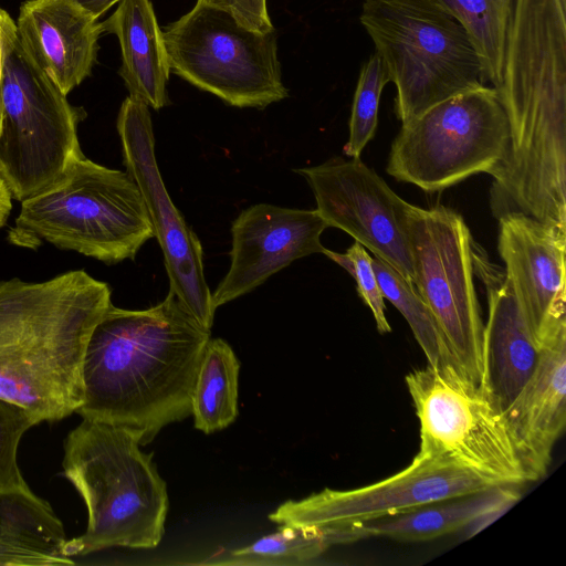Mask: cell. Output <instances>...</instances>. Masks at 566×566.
Segmentation results:
<instances>
[{
    "label": "cell",
    "instance_id": "cell-1",
    "mask_svg": "<svg viewBox=\"0 0 566 566\" xmlns=\"http://www.w3.org/2000/svg\"><path fill=\"white\" fill-rule=\"evenodd\" d=\"M565 0H514L496 91L510 144L492 175L494 214L566 229Z\"/></svg>",
    "mask_w": 566,
    "mask_h": 566
},
{
    "label": "cell",
    "instance_id": "cell-2",
    "mask_svg": "<svg viewBox=\"0 0 566 566\" xmlns=\"http://www.w3.org/2000/svg\"><path fill=\"white\" fill-rule=\"evenodd\" d=\"M210 329L168 292L146 310L108 307L83 359V419L117 426L140 444L191 415V395Z\"/></svg>",
    "mask_w": 566,
    "mask_h": 566
},
{
    "label": "cell",
    "instance_id": "cell-3",
    "mask_svg": "<svg viewBox=\"0 0 566 566\" xmlns=\"http://www.w3.org/2000/svg\"><path fill=\"white\" fill-rule=\"evenodd\" d=\"M111 296L107 283L83 270L39 283L0 281V399L38 423L76 412L85 349Z\"/></svg>",
    "mask_w": 566,
    "mask_h": 566
},
{
    "label": "cell",
    "instance_id": "cell-4",
    "mask_svg": "<svg viewBox=\"0 0 566 566\" xmlns=\"http://www.w3.org/2000/svg\"><path fill=\"white\" fill-rule=\"evenodd\" d=\"M130 431L88 419L64 441L63 474L83 499L87 527L67 539L64 554L84 556L111 547L150 549L165 533L166 482Z\"/></svg>",
    "mask_w": 566,
    "mask_h": 566
},
{
    "label": "cell",
    "instance_id": "cell-5",
    "mask_svg": "<svg viewBox=\"0 0 566 566\" xmlns=\"http://www.w3.org/2000/svg\"><path fill=\"white\" fill-rule=\"evenodd\" d=\"M154 238L140 190L127 171L76 156L48 189L21 201L9 241L35 249L48 242L106 264L134 260Z\"/></svg>",
    "mask_w": 566,
    "mask_h": 566
},
{
    "label": "cell",
    "instance_id": "cell-6",
    "mask_svg": "<svg viewBox=\"0 0 566 566\" xmlns=\"http://www.w3.org/2000/svg\"><path fill=\"white\" fill-rule=\"evenodd\" d=\"M359 20L396 87L401 124L486 84L467 31L430 0H365Z\"/></svg>",
    "mask_w": 566,
    "mask_h": 566
},
{
    "label": "cell",
    "instance_id": "cell-7",
    "mask_svg": "<svg viewBox=\"0 0 566 566\" xmlns=\"http://www.w3.org/2000/svg\"><path fill=\"white\" fill-rule=\"evenodd\" d=\"M419 420L418 454L455 464L494 485L528 482L504 409L483 382L452 366L406 376Z\"/></svg>",
    "mask_w": 566,
    "mask_h": 566
},
{
    "label": "cell",
    "instance_id": "cell-8",
    "mask_svg": "<svg viewBox=\"0 0 566 566\" xmlns=\"http://www.w3.org/2000/svg\"><path fill=\"white\" fill-rule=\"evenodd\" d=\"M510 144L505 112L489 85L449 97L402 123L387 172L428 192L476 174L493 175Z\"/></svg>",
    "mask_w": 566,
    "mask_h": 566
},
{
    "label": "cell",
    "instance_id": "cell-9",
    "mask_svg": "<svg viewBox=\"0 0 566 566\" xmlns=\"http://www.w3.org/2000/svg\"><path fill=\"white\" fill-rule=\"evenodd\" d=\"M0 175L23 201L54 185L82 154L77 126L86 116L31 60L19 39L2 86Z\"/></svg>",
    "mask_w": 566,
    "mask_h": 566
},
{
    "label": "cell",
    "instance_id": "cell-10",
    "mask_svg": "<svg viewBox=\"0 0 566 566\" xmlns=\"http://www.w3.org/2000/svg\"><path fill=\"white\" fill-rule=\"evenodd\" d=\"M163 35L170 71L231 106L261 109L289 95L274 31L251 30L197 0Z\"/></svg>",
    "mask_w": 566,
    "mask_h": 566
},
{
    "label": "cell",
    "instance_id": "cell-11",
    "mask_svg": "<svg viewBox=\"0 0 566 566\" xmlns=\"http://www.w3.org/2000/svg\"><path fill=\"white\" fill-rule=\"evenodd\" d=\"M408 232L413 285L463 370L483 380V333L473 282V239L464 219L444 206L409 203Z\"/></svg>",
    "mask_w": 566,
    "mask_h": 566
},
{
    "label": "cell",
    "instance_id": "cell-12",
    "mask_svg": "<svg viewBox=\"0 0 566 566\" xmlns=\"http://www.w3.org/2000/svg\"><path fill=\"white\" fill-rule=\"evenodd\" d=\"M116 127L124 166L140 190L154 237L164 254L169 292L201 326L210 329L216 308L203 272L201 242L174 205L163 181L148 106L126 97Z\"/></svg>",
    "mask_w": 566,
    "mask_h": 566
},
{
    "label": "cell",
    "instance_id": "cell-13",
    "mask_svg": "<svg viewBox=\"0 0 566 566\" xmlns=\"http://www.w3.org/2000/svg\"><path fill=\"white\" fill-rule=\"evenodd\" d=\"M294 171L307 181L328 227L345 231L413 285L409 202L360 157H333Z\"/></svg>",
    "mask_w": 566,
    "mask_h": 566
},
{
    "label": "cell",
    "instance_id": "cell-14",
    "mask_svg": "<svg viewBox=\"0 0 566 566\" xmlns=\"http://www.w3.org/2000/svg\"><path fill=\"white\" fill-rule=\"evenodd\" d=\"M492 486L455 464L417 454L407 468L385 480L352 490L324 489L300 501L290 500L269 518L279 525L329 530Z\"/></svg>",
    "mask_w": 566,
    "mask_h": 566
},
{
    "label": "cell",
    "instance_id": "cell-15",
    "mask_svg": "<svg viewBox=\"0 0 566 566\" xmlns=\"http://www.w3.org/2000/svg\"><path fill=\"white\" fill-rule=\"evenodd\" d=\"M497 250L538 347L566 334V229L520 211L497 217Z\"/></svg>",
    "mask_w": 566,
    "mask_h": 566
},
{
    "label": "cell",
    "instance_id": "cell-16",
    "mask_svg": "<svg viewBox=\"0 0 566 566\" xmlns=\"http://www.w3.org/2000/svg\"><path fill=\"white\" fill-rule=\"evenodd\" d=\"M327 228L316 209L258 203L242 210L231 226L230 266L212 293L214 308L252 292L292 262L323 253L321 235Z\"/></svg>",
    "mask_w": 566,
    "mask_h": 566
},
{
    "label": "cell",
    "instance_id": "cell-17",
    "mask_svg": "<svg viewBox=\"0 0 566 566\" xmlns=\"http://www.w3.org/2000/svg\"><path fill=\"white\" fill-rule=\"evenodd\" d=\"M474 274L484 284L489 315L483 333V380L505 409L536 365L539 347L504 269L491 263L473 242Z\"/></svg>",
    "mask_w": 566,
    "mask_h": 566
},
{
    "label": "cell",
    "instance_id": "cell-18",
    "mask_svg": "<svg viewBox=\"0 0 566 566\" xmlns=\"http://www.w3.org/2000/svg\"><path fill=\"white\" fill-rule=\"evenodd\" d=\"M18 38L36 64L67 95L92 72L101 23L69 0L21 4Z\"/></svg>",
    "mask_w": 566,
    "mask_h": 566
},
{
    "label": "cell",
    "instance_id": "cell-19",
    "mask_svg": "<svg viewBox=\"0 0 566 566\" xmlns=\"http://www.w3.org/2000/svg\"><path fill=\"white\" fill-rule=\"evenodd\" d=\"M504 415L528 481L539 480L566 424V334L539 346L533 373Z\"/></svg>",
    "mask_w": 566,
    "mask_h": 566
},
{
    "label": "cell",
    "instance_id": "cell-20",
    "mask_svg": "<svg viewBox=\"0 0 566 566\" xmlns=\"http://www.w3.org/2000/svg\"><path fill=\"white\" fill-rule=\"evenodd\" d=\"M516 485H495L354 524L363 537L382 536L399 542H423L468 527L482 531L521 497Z\"/></svg>",
    "mask_w": 566,
    "mask_h": 566
},
{
    "label": "cell",
    "instance_id": "cell-21",
    "mask_svg": "<svg viewBox=\"0 0 566 566\" xmlns=\"http://www.w3.org/2000/svg\"><path fill=\"white\" fill-rule=\"evenodd\" d=\"M99 23L102 32L113 33L119 41V75L129 96L155 109L169 105L170 66L150 0H122L114 13Z\"/></svg>",
    "mask_w": 566,
    "mask_h": 566
},
{
    "label": "cell",
    "instance_id": "cell-22",
    "mask_svg": "<svg viewBox=\"0 0 566 566\" xmlns=\"http://www.w3.org/2000/svg\"><path fill=\"white\" fill-rule=\"evenodd\" d=\"M67 538L51 505L29 488L0 491V566H64Z\"/></svg>",
    "mask_w": 566,
    "mask_h": 566
},
{
    "label": "cell",
    "instance_id": "cell-23",
    "mask_svg": "<svg viewBox=\"0 0 566 566\" xmlns=\"http://www.w3.org/2000/svg\"><path fill=\"white\" fill-rule=\"evenodd\" d=\"M240 361L222 338H210L198 368L191 415L195 428L212 433L229 427L238 416Z\"/></svg>",
    "mask_w": 566,
    "mask_h": 566
},
{
    "label": "cell",
    "instance_id": "cell-24",
    "mask_svg": "<svg viewBox=\"0 0 566 566\" xmlns=\"http://www.w3.org/2000/svg\"><path fill=\"white\" fill-rule=\"evenodd\" d=\"M467 31L481 60L485 82L495 88L502 75L514 0H430Z\"/></svg>",
    "mask_w": 566,
    "mask_h": 566
},
{
    "label": "cell",
    "instance_id": "cell-25",
    "mask_svg": "<svg viewBox=\"0 0 566 566\" xmlns=\"http://www.w3.org/2000/svg\"><path fill=\"white\" fill-rule=\"evenodd\" d=\"M373 266L384 295L405 317L431 366L452 365L463 370L433 314L413 285L382 260Z\"/></svg>",
    "mask_w": 566,
    "mask_h": 566
},
{
    "label": "cell",
    "instance_id": "cell-26",
    "mask_svg": "<svg viewBox=\"0 0 566 566\" xmlns=\"http://www.w3.org/2000/svg\"><path fill=\"white\" fill-rule=\"evenodd\" d=\"M334 545L329 535L314 526L281 524L276 532L249 546L231 551L212 564L279 566L297 565L321 556Z\"/></svg>",
    "mask_w": 566,
    "mask_h": 566
},
{
    "label": "cell",
    "instance_id": "cell-27",
    "mask_svg": "<svg viewBox=\"0 0 566 566\" xmlns=\"http://www.w3.org/2000/svg\"><path fill=\"white\" fill-rule=\"evenodd\" d=\"M388 82L384 63L375 52L359 72L349 118V137L344 145V153L348 157H360L365 146L374 137L380 96Z\"/></svg>",
    "mask_w": 566,
    "mask_h": 566
},
{
    "label": "cell",
    "instance_id": "cell-28",
    "mask_svg": "<svg viewBox=\"0 0 566 566\" xmlns=\"http://www.w3.org/2000/svg\"><path fill=\"white\" fill-rule=\"evenodd\" d=\"M323 254L345 269L355 279L358 295L370 308L378 332L381 334L391 332L386 317L385 298L373 266V258L366 249L355 241L345 253L325 248Z\"/></svg>",
    "mask_w": 566,
    "mask_h": 566
},
{
    "label": "cell",
    "instance_id": "cell-29",
    "mask_svg": "<svg viewBox=\"0 0 566 566\" xmlns=\"http://www.w3.org/2000/svg\"><path fill=\"white\" fill-rule=\"evenodd\" d=\"M36 420L23 408L0 399V491L27 486L19 464L18 448Z\"/></svg>",
    "mask_w": 566,
    "mask_h": 566
},
{
    "label": "cell",
    "instance_id": "cell-30",
    "mask_svg": "<svg viewBox=\"0 0 566 566\" xmlns=\"http://www.w3.org/2000/svg\"><path fill=\"white\" fill-rule=\"evenodd\" d=\"M233 15L242 25L261 32L274 31L266 0H201Z\"/></svg>",
    "mask_w": 566,
    "mask_h": 566
},
{
    "label": "cell",
    "instance_id": "cell-31",
    "mask_svg": "<svg viewBox=\"0 0 566 566\" xmlns=\"http://www.w3.org/2000/svg\"><path fill=\"white\" fill-rule=\"evenodd\" d=\"M18 29L10 14L0 8V132L2 124V86L7 59L18 41Z\"/></svg>",
    "mask_w": 566,
    "mask_h": 566
},
{
    "label": "cell",
    "instance_id": "cell-32",
    "mask_svg": "<svg viewBox=\"0 0 566 566\" xmlns=\"http://www.w3.org/2000/svg\"><path fill=\"white\" fill-rule=\"evenodd\" d=\"M93 19L97 20L103 15L112 6L122 0H69Z\"/></svg>",
    "mask_w": 566,
    "mask_h": 566
},
{
    "label": "cell",
    "instance_id": "cell-33",
    "mask_svg": "<svg viewBox=\"0 0 566 566\" xmlns=\"http://www.w3.org/2000/svg\"><path fill=\"white\" fill-rule=\"evenodd\" d=\"M12 209V196L11 192L4 182L3 178L0 175V228H2Z\"/></svg>",
    "mask_w": 566,
    "mask_h": 566
}]
</instances>
